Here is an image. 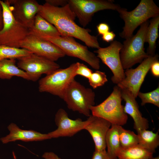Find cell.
<instances>
[{
	"mask_svg": "<svg viewBox=\"0 0 159 159\" xmlns=\"http://www.w3.org/2000/svg\"><path fill=\"white\" fill-rule=\"evenodd\" d=\"M38 14L54 26L61 36L78 39L89 47H100L97 37L90 34V29L76 24V16L68 3L63 6L56 7L45 3L40 5Z\"/></svg>",
	"mask_w": 159,
	"mask_h": 159,
	"instance_id": "6da1fadb",
	"label": "cell"
},
{
	"mask_svg": "<svg viewBox=\"0 0 159 159\" xmlns=\"http://www.w3.org/2000/svg\"><path fill=\"white\" fill-rule=\"evenodd\" d=\"M117 11L125 23L120 36L125 39L131 37L136 29L151 18L159 15V8L153 0H141L133 10L121 7Z\"/></svg>",
	"mask_w": 159,
	"mask_h": 159,
	"instance_id": "7a4b0ae2",
	"label": "cell"
},
{
	"mask_svg": "<svg viewBox=\"0 0 159 159\" xmlns=\"http://www.w3.org/2000/svg\"><path fill=\"white\" fill-rule=\"evenodd\" d=\"M3 9V26L0 31V45L20 48L21 42L29 34V29L17 21L11 11L10 0H0Z\"/></svg>",
	"mask_w": 159,
	"mask_h": 159,
	"instance_id": "3957f363",
	"label": "cell"
},
{
	"mask_svg": "<svg viewBox=\"0 0 159 159\" xmlns=\"http://www.w3.org/2000/svg\"><path fill=\"white\" fill-rule=\"evenodd\" d=\"M149 24V20L142 24L135 34L123 42L120 57L124 69L130 68L135 64L141 63L149 56L145 52L144 45Z\"/></svg>",
	"mask_w": 159,
	"mask_h": 159,
	"instance_id": "277c9868",
	"label": "cell"
},
{
	"mask_svg": "<svg viewBox=\"0 0 159 159\" xmlns=\"http://www.w3.org/2000/svg\"><path fill=\"white\" fill-rule=\"evenodd\" d=\"M122 98L120 89L115 86L110 95L99 105L91 106L92 115L103 118L114 124L122 126L125 124L128 116L124 112L121 104Z\"/></svg>",
	"mask_w": 159,
	"mask_h": 159,
	"instance_id": "5b68a950",
	"label": "cell"
},
{
	"mask_svg": "<svg viewBox=\"0 0 159 159\" xmlns=\"http://www.w3.org/2000/svg\"><path fill=\"white\" fill-rule=\"evenodd\" d=\"M95 96L92 89L85 87L74 79L67 88L62 99L69 109L89 117L90 107L95 105Z\"/></svg>",
	"mask_w": 159,
	"mask_h": 159,
	"instance_id": "8992f818",
	"label": "cell"
},
{
	"mask_svg": "<svg viewBox=\"0 0 159 159\" xmlns=\"http://www.w3.org/2000/svg\"><path fill=\"white\" fill-rule=\"evenodd\" d=\"M77 62L64 69H57L39 81L38 89L41 92H47L62 99L67 88L76 76Z\"/></svg>",
	"mask_w": 159,
	"mask_h": 159,
	"instance_id": "52a82bcc",
	"label": "cell"
},
{
	"mask_svg": "<svg viewBox=\"0 0 159 159\" xmlns=\"http://www.w3.org/2000/svg\"><path fill=\"white\" fill-rule=\"evenodd\" d=\"M39 37L54 44L65 55L79 58L87 63L95 70L100 69L99 59L94 53L89 50L87 46L77 42L74 38L61 36L56 37Z\"/></svg>",
	"mask_w": 159,
	"mask_h": 159,
	"instance_id": "ba28073f",
	"label": "cell"
},
{
	"mask_svg": "<svg viewBox=\"0 0 159 159\" xmlns=\"http://www.w3.org/2000/svg\"><path fill=\"white\" fill-rule=\"evenodd\" d=\"M68 3L83 28L91 22L96 12L105 9L117 11L121 7L112 0H68Z\"/></svg>",
	"mask_w": 159,
	"mask_h": 159,
	"instance_id": "9c48e42d",
	"label": "cell"
},
{
	"mask_svg": "<svg viewBox=\"0 0 159 159\" xmlns=\"http://www.w3.org/2000/svg\"><path fill=\"white\" fill-rule=\"evenodd\" d=\"M17 59V67L25 72L30 80L33 82L38 80L42 74H49L60 67L55 62L33 53Z\"/></svg>",
	"mask_w": 159,
	"mask_h": 159,
	"instance_id": "30bf717a",
	"label": "cell"
},
{
	"mask_svg": "<svg viewBox=\"0 0 159 159\" xmlns=\"http://www.w3.org/2000/svg\"><path fill=\"white\" fill-rule=\"evenodd\" d=\"M122 44L118 41H113L108 47H100L94 52L97 57L112 71L113 75L111 80L114 84L120 83L124 79L125 74L120 57V52Z\"/></svg>",
	"mask_w": 159,
	"mask_h": 159,
	"instance_id": "8fae6325",
	"label": "cell"
},
{
	"mask_svg": "<svg viewBox=\"0 0 159 159\" xmlns=\"http://www.w3.org/2000/svg\"><path fill=\"white\" fill-rule=\"evenodd\" d=\"M158 61V55L149 56L137 67L129 68L124 72V79L117 85L120 89H126L130 91L136 98L142 85L152 65Z\"/></svg>",
	"mask_w": 159,
	"mask_h": 159,
	"instance_id": "7c38bea8",
	"label": "cell"
},
{
	"mask_svg": "<svg viewBox=\"0 0 159 159\" xmlns=\"http://www.w3.org/2000/svg\"><path fill=\"white\" fill-rule=\"evenodd\" d=\"M20 48L54 62L65 55L53 43L31 34H29L21 42Z\"/></svg>",
	"mask_w": 159,
	"mask_h": 159,
	"instance_id": "4fadbf2b",
	"label": "cell"
},
{
	"mask_svg": "<svg viewBox=\"0 0 159 159\" xmlns=\"http://www.w3.org/2000/svg\"><path fill=\"white\" fill-rule=\"evenodd\" d=\"M54 120L57 128L48 133L51 139L73 136L80 131L85 129L90 122V118L89 117L85 121L79 118L72 120L69 118L64 109L60 108L55 115Z\"/></svg>",
	"mask_w": 159,
	"mask_h": 159,
	"instance_id": "5bb4252c",
	"label": "cell"
},
{
	"mask_svg": "<svg viewBox=\"0 0 159 159\" xmlns=\"http://www.w3.org/2000/svg\"><path fill=\"white\" fill-rule=\"evenodd\" d=\"M12 14L19 23L30 29L33 26L40 5L35 0H10Z\"/></svg>",
	"mask_w": 159,
	"mask_h": 159,
	"instance_id": "9a60e30c",
	"label": "cell"
},
{
	"mask_svg": "<svg viewBox=\"0 0 159 159\" xmlns=\"http://www.w3.org/2000/svg\"><path fill=\"white\" fill-rule=\"evenodd\" d=\"M90 121L85 127L91 135L95 145V150L102 151L106 148L105 138L112 124L100 117L90 115Z\"/></svg>",
	"mask_w": 159,
	"mask_h": 159,
	"instance_id": "2e32d148",
	"label": "cell"
},
{
	"mask_svg": "<svg viewBox=\"0 0 159 159\" xmlns=\"http://www.w3.org/2000/svg\"><path fill=\"white\" fill-rule=\"evenodd\" d=\"M120 90L122 99L125 102L124 106V111L133 119L134 128L137 132L142 130L148 129L149 125L148 121L143 117L136 98L128 90L123 89Z\"/></svg>",
	"mask_w": 159,
	"mask_h": 159,
	"instance_id": "e0dca14e",
	"label": "cell"
},
{
	"mask_svg": "<svg viewBox=\"0 0 159 159\" xmlns=\"http://www.w3.org/2000/svg\"><path fill=\"white\" fill-rule=\"evenodd\" d=\"M9 133L0 139L3 144L20 140L24 142L40 141L51 139L48 133L43 134L34 130H24L20 128L14 123L7 127Z\"/></svg>",
	"mask_w": 159,
	"mask_h": 159,
	"instance_id": "ac0fdd59",
	"label": "cell"
},
{
	"mask_svg": "<svg viewBox=\"0 0 159 159\" xmlns=\"http://www.w3.org/2000/svg\"><path fill=\"white\" fill-rule=\"evenodd\" d=\"M29 30V34L38 37H56L61 36L54 26L38 14L36 15L33 26Z\"/></svg>",
	"mask_w": 159,
	"mask_h": 159,
	"instance_id": "d6986e66",
	"label": "cell"
},
{
	"mask_svg": "<svg viewBox=\"0 0 159 159\" xmlns=\"http://www.w3.org/2000/svg\"><path fill=\"white\" fill-rule=\"evenodd\" d=\"M15 76L30 80L26 72L16 65L15 59H5L1 61L0 79L10 80Z\"/></svg>",
	"mask_w": 159,
	"mask_h": 159,
	"instance_id": "ffe728a7",
	"label": "cell"
},
{
	"mask_svg": "<svg viewBox=\"0 0 159 159\" xmlns=\"http://www.w3.org/2000/svg\"><path fill=\"white\" fill-rule=\"evenodd\" d=\"M118 126L112 124L106 136L107 152L110 159H117V153L121 147Z\"/></svg>",
	"mask_w": 159,
	"mask_h": 159,
	"instance_id": "44dd1931",
	"label": "cell"
},
{
	"mask_svg": "<svg viewBox=\"0 0 159 159\" xmlns=\"http://www.w3.org/2000/svg\"><path fill=\"white\" fill-rule=\"evenodd\" d=\"M153 153L139 145L128 147H120L117 154V159H147Z\"/></svg>",
	"mask_w": 159,
	"mask_h": 159,
	"instance_id": "7402d4cb",
	"label": "cell"
},
{
	"mask_svg": "<svg viewBox=\"0 0 159 159\" xmlns=\"http://www.w3.org/2000/svg\"><path fill=\"white\" fill-rule=\"evenodd\" d=\"M159 15L152 18L149 21L146 33L145 42L148 44L147 53L149 56L155 54L156 42L159 37Z\"/></svg>",
	"mask_w": 159,
	"mask_h": 159,
	"instance_id": "603a6c76",
	"label": "cell"
},
{
	"mask_svg": "<svg viewBox=\"0 0 159 159\" xmlns=\"http://www.w3.org/2000/svg\"><path fill=\"white\" fill-rule=\"evenodd\" d=\"M138 144L148 151L153 153L159 145L158 132L154 133L152 131L145 129L137 132Z\"/></svg>",
	"mask_w": 159,
	"mask_h": 159,
	"instance_id": "cb8c5ba5",
	"label": "cell"
},
{
	"mask_svg": "<svg viewBox=\"0 0 159 159\" xmlns=\"http://www.w3.org/2000/svg\"><path fill=\"white\" fill-rule=\"evenodd\" d=\"M32 53L31 52L25 49L0 45V62L5 59H17Z\"/></svg>",
	"mask_w": 159,
	"mask_h": 159,
	"instance_id": "d4e9b609",
	"label": "cell"
},
{
	"mask_svg": "<svg viewBox=\"0 0 159 159\" xmlns=\"http://www.w3.org/2000/svg\"><path fill=\"white\" fill-rule=\"evenodd\" d=\"M118 127L121 147L128 148L138 144L137 134L133 131L124 128L122 126L118 125Z\"/></svg>",
	"mask_w": 159,
	"mask_h": 159,
	"instance_id": "484cf974",
	"label": "cell"
},
{
	"mask_svg": "<svg viewBox=\"0 0 159 159\" xmlns=\"http://www.w3.org/2000/svg\"><path fill=\"white\" fill-rule=\"evenodd\" d=\"M138 96L141 100V105L142 106L148 103L159 107V86L154 90L149 92L143 93L139 92Z\"/></svg>",
	"mask_w": 159,
	"mask_h": 159,
	"instance_id": "4316f807",
	"label": "cell"
},
{
	"mask_svg": "<svg viewBox=\"0 0 159 159\" xmlns=\"http://www.w3.org/2000/svg\"><path fill=\"white\" fill-rule=\"evenodd\" d=\"M88 79L90 85L94 89L103 86L108 81L105 73L98 70L93 72Z\"/></svg>",
	"mask_w": 159,
	"mask_h": 159,
	"instance_id": "83f0119b",
	"label": "cell"
},
{
	"mask_svg": "<svg viewBox=\"0 0 159 159\" xmlns=\"http://www.w3.org/2000/svg\"><path fill=\"white\" fill-rule=\"evenodd\" d=\"M93 72L87 66L83 63L77 62V67L75 72L76 76L80 75L88 79Z\"/></svg>",
	"mask_w": 159,
	"mask_h": 159,
	"instance_id": "f1b7e54d",
	"label": "cell"
},
{
	"mask_svg": "<svg viewBox=\"0 0 159 159\" xmlns=\"http://www.w3.org/2000/svg\"><path fill=\"white\" fill-rule=\"evenodd\" d=\"M91 159H110L106 150L102 151L95 150Z\"/></svg>",
	"mask_w": 159,
	"mask_h": 159,
	"instance_id": "f546056e",
	"label": "cell"
},
{
	"mask_svg": "<svg viewBox=\"0 0 159 159\" xmlns=\"http://www.w3.org/2000/svg\"><path fill=\"white\" fill-rule=\"evenodd\" d=\"M97 30L98 35L104 34L110 31V28L109 25L105 23H101L97 26Z\"/></svg>",
	"mask_w": 159,
	"mask_h": 159,
	"instance_id": "4dcf8cb0",
	"label": "cell"
},
{
	"mask_svg": "<svg viewBox=\"0 0 159 159\" xmlns=\"http://www.w3.org/2000/svg\"><path fill=\"white\" fill-rule=\"evenodd\" d=\"M45 1V3L56 7L63 6L68 4V0H46Z\"/></svg>",
	"mask_w": 159,
	"mask_h": 159,
	"instance_id": "1f68e13d",
	"label": "cell"
},
{
	"mask_svg": "<svg viewBox=\"0 0 159 159\" xmlns=\"http://www.w3.org/2000/svg\"><path fill=\"white\" fill-rule=\"evenodd\" d=\"M116 35L113 31H109L102 35V39L104 41L109 42H112Z\"/></svg>",
	"mask_w": 159,
	"mask_h": 159,
	"instance_id": "d6a6232c",
	"label": "cell"
},
{
	"mask_svg": "<svg viewBox=\"0 0 159 159\" xmlns=\"http://www.w3.org/2000/svg\"><path fill=\"white\" fill-rule=\"evenodd\" d=\"M152 74L155 77H159V61L154 62L152 65L150 69Z\"/></svg>",
	"mask_w": 159,
	"mask_h": 159,
	"instance_id": "836d02e7",
	"label": "cell"
},
{
	"mask_svg": "<svg viewBox=\"0 0 159 159\" xmlns=\"http://www.w3.org/2000/svg\"><path fill=\"white\" fill-rule=\"evenodd\" d=\"M42 157L44 159H61L54 153L52 152L44 153Z\"/></svg>",
	"mask_w": 159,
	"mask_h": 159,
	"instance_id": "e575fe53",
	"label": "cell"
},
{
	"mask_svg": "<svg viewBox=\"0 0 159 159\" xmlns=\"http://www.w3.org/2000/svg\"><path fill=\"white\" fill-rule=\"evenodd\" d=\"M3 26V12L2 6L0 3V31Z\"/></svg>",
	"mask_w": 159,
	"mask_h": 159,
	"instance_id": "d590c367",
	"label": "cell"
},
{
	"mask_svg": "<svg viewBox=\"0 0 159 159\" xmlns=\"http://www.w3.org/2000/svg\"><path fill=\"white\" fill-rule=\"evenodd\" d=\"M147 159H159V156H158L156 157H153V156Z\"/></svg>",
	"mask_w": 159,
	"mask_h": 159,
	"instance_id": "8d00e7d4",
	"label": "cell"
},
{
	"mask_svg": "<svg viewBox=\"0 0 159 159\" xmlns=\"http://www.w3.org/2000/svg\"><path fill=\"white\" fill-rule=\"evenodd\" d=\"M0 159H1L0 158Z\"/></svg>",
	"mask_w": 159,
	"mask_h": 159,
	"instance_id": "74e56055",
	"label": "cell"
}]
</instances>
